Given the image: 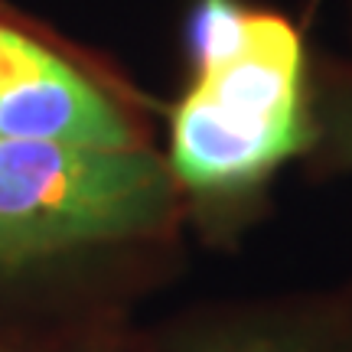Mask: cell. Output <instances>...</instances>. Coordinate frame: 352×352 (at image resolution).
Wrapping results in <instances>:
<instances>
[{
    "mask_svg": "<svg viewBox=\"0 0 352 352\" xmlns=\"http://www.w3.org/2000/svg\"><path fill=\"white\" fill-rule=\"evenodd\" d=\"M170 196V173L140 147L0 138V261L144 232Z\"/></svg>",
    "mask_w": 352,
    "mask_h": 352,
    "instance_id": "2",
    "label": "cell"
},
{
    "mask_svg": "<svg viewBox=\"0 0 352 352\" xmlns=\"http://www.w3.org/2000/svg\"><path fill=\"white\" fill-rule=\"evenodd\" d=\"M0 138L138 147L121 111L78 69L36 39L0 23Z\"/></svg>",
    "mask_w": 352,
    "mask_h": 352,
    "instance_id": "3",
    "label": "cell"
},
{
    "mask_svg": "<svg viewBox=\"0 0 352 352\" xmlns=\"http://www.w3.org/2000/svg\"><path fill=\"white\" fill-rule=\"evenodd\" d=\"M307 140L300 36L274 13H248L239 46L199 65V82L176 108L173 173L202 192H232Z\"/></svg>",
    "mask_w": 352,
    "mask_h": 352,
    "instance_id": "1",
    "label": "cell"
}]
</instances>
